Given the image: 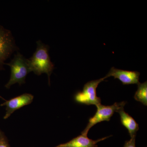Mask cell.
I'll use <instances>...</instances> for the list:
<instances>
[{
    "instance_id": "6",
    "label": "cell",
    "mask_w": 147,
    "mask_h": 147,
    "mask_svg": "<svg viewBox=\"0 0 147 147\" xmlns=\"http://www.w3.org/2000/svg\"><path fill=\"white\" fill-rule=\"evenodd\" d=\"M34 96L30 94L25 93L13 98L9 100L2 103L1 106L6 107V113L3 119H8L11 115L16 110L20 109L25 105L30 104L33 100Z\"/></svg>"
},
{
    "instance_id": "13",
    "label": "cell",
    "mask_w": 147,
    "mask_h": 147,
    "mask_svg": "<svg viewBox=\"0 0 147 147\" xmlns=\"http://www.w3.org/2000/svg\"><path fill=\"white\" fill-rule=\"evenodd\" d=\"M0 98H1L2 99H3V100H5V99H4V98H3L2 97H1V96H0Z\"/></svg>"
},
{
    "instance_id": "9",
    "label": "cell",
    "mask_w": 147,
    "mask_h": 147,
    "mask_svg": "<svg viewBox=\"0 0 147 147\" xmlns=\"http://www.w3.org/2000/svg\"><path fill=\"white\" fill-rule=\"evenodd\" d=\"M120 116L121 122L122 125L128 131L130 137L136 136V133L139 129L138 124L133 117L125 113L123 109L117 111Z\"/></svg>"
},
{
    "instance_id": "8",
    "label": "cell",
    "mask_w": 147,
    "mask_h": 147,
    "mask_svg": "<svg viewBox=\"0 0 147 147\" xmlns=\"http://www.w3.org/2000/svg\"><path fill=\"white\" fill-rule=\"evenodd\" d=\"M110 137V136H108L96 140H93L89 139L88 136L82 134L73 138L69 142L61 144L55 147H98V143Z\"/></svg>"
},
{
    "instance_id": "12",
    "label": "cell",
    "mask_w": 147,
    "mask_h": 147,
    "mask_svg": "<svg viewBox=\"0 0 147 147\" xmlns=\"http://www.w3.org/2000/svg\"><path fill=\"white\" fill-rule=\"evenodd\" d=\"M136 136L131 137V139L128 141H125L123 147H136L135 140Z\"/></svg>"
},
{
    "instance_id": "11",
    "label": "cell",
    "mask_w": 147,
    "mask_h": 147,
    "mask_svg": "<svg viewBox=\"0 0 147 147\" xmlns=\"http://www.w3.org/2000/svg\"><path fill=\"white\" fill-rule=\"evenodd\" d=\"M0 147H10L7 138L0 129Z\"/></svg>"
},
{
    "instance_id": "1",
    "label": "cell",
    "mask_w": 147,
    "mask_h": 147,
    "mask_svg": "<svg viewBox=\"0 0 147 147\" xmlns=\"http://www.w3.org/2000/svg\"><path fill=\"white\" fill-rule=\"evenodd\" d=\"M49 48L48 45L38 40L37 42L36 50L28 61L31 71H33L37 75L46 74L50 84V76L55 68V65L50 60L48 53Z\"/></svg>"
},
{
    "instance_id": "2",
    "label": "cell",
    "mask_w": 147,
    "mask_h": 147,
    "mask_svg": "<svg viewBox=\"0 0 147 147\" xmlns=\"http://www.w3.org/2000/svg\"><path fill=\"white\" fill-rule=\"evenodd\" d=\"M5 64L9 66L11 68L10 79L5 86L6 88H9L16 83L21 85L26 83V77L31 72L28 59L18 53L9 63Z\"/></svg>"
},
{
    "instance_id": "10",
    "label": "cell",
    "mask_w": 147,
    "mask_h": 147,
    "mask_svg": "<svg viewBox=\"0 0 147 147\" xmlns=\"http://www.w3.org/2000/svg\"><path fill=\"white\" fill-rule=\"evenodd\" d=\"M134 98L143 105H147V82L138 84V89L135 92Z\"/></svg>"
},
{
    "instance_id": "7",
    "label": "cell",
    "mask_w": 147,
    "mask_h": 147,
    "mask_svg": "<svg viewBox=\"0 0 147 147\" xmlns=\"http://www.w3.org/2000/svg\"><path fill=\"white\" fill-rule=\"evenodd\" d=\"M140 74L137 71H127L113 67L105 77L106 79L113 76L115 79L119 80L124 85L138 84L139 83Z\"/></svg>"
},
{
    "instance_id": "5",
    "label": "cell",
    "mask_w": 147,
    "mask_h": 147,
    "mask_svg": "<svg viewBox=\"0 0 147 147\" xmlns=\"http://www.w3.org/2000/svg\"><path fill=\"white\" fill-rule=\"evenodd\" d=\"M15 40L10 31L0 25V69L3 70L4 62L16 50Z\"/></svg>"
},
{
    "instance_id": "4",
    "label": "cell",
    "mask_w": 147,
    "mask_h": 147,
    "mask_svg": "<svg viewBox=\"0 0 147 147\" xmlns=\"http://www.w3.org/2000/svg\"><path fill=\"white\" fill-rule=\"evenodd\" d=\"M106 79L105 77L97 80L90 81L84 85L83 90L75 94L74 99L79 104L86 105L101 104V99L96 94V88L99 84Z\"/></svg>"
},
{
    "instance_id": "3",
    "label": "cell",
    "mask_w": 147,
    "mask_h": 147,
    "mask_svg": "<svg viewBox=\"0 0 147 147\" xmlns=\"http://www.w3.org/2000/svg\"><path fill=\"white\" fill-rule=\"evenodd\" d=\"M126 103L125 101H122L120 102H115L113 105H111L100 104L96 106L97 110L96 113L94 116L90 118L88 123L82 132V134L87 136L90 129L96 124L104 121H110L114 113L121 109H123Z\"/></svg>"
}]
</instances>
